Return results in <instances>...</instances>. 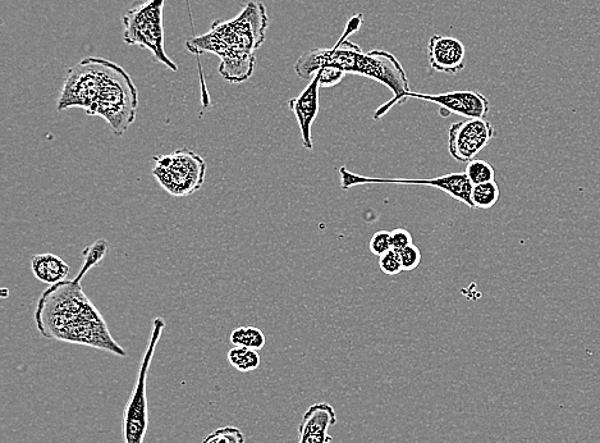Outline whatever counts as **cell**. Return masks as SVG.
Masks as SVG:
<instances>
[{
    "label": "cell",
    "instance_id": "13",
    "mask_svg": "<svg viewBox=\"0 0 600 443\" xmlns=\"http://www.w3.org/2000/svg\"><path fill=\"white\" fill-rule=\"evenodd\" d=\"M337 424V414L327 403L311 405L299 426V443H332L329 428Z\"/></svg>",
    "mask_w": 600,
    "mask_h": 443
},
{
    "label": "cell",
    "instance_id": "10",
    "mask_svg": "<svg viewBox=\"0 0 600 443\" xmlns=\"http://www.w3.org/2000/svg\"><path fill=\"white\" fill-rule=\"evenodd\" d=\"M420 99L424 102H430L441 107L442 116H448L450 113L467 118H485L488 116L490 104L488 99L480 94L479 91H451L444 94H407V99Z\"/></svg>",
    "mask_w": 600,
    "mask_h": 443
},
{
    "label": "cell",
    "instance_id": "18",
    "mask_svg": "<svg viewBox=\"0 0 600 443\" xmlns=\"http://www.w3.org/2000/svg\"><path fill=\"white\" fill-rule=\"evenodd\" d=\"M465 173L473 186L485 184V182L496 181V171H494V167L492 164L482 161V159H473V161L469 162Z\"/></svg>",
    "mask_w": 600,
    "mask_h": 443
},
{
    "label": "cell",
    "instance_id": "21",
    "mask_svg": "<svg viewBox=\"0 0 600 443\" xmlns=\"http://www.w3.org/2000/svg\"><path fill=\"white\" fill-rule=\"evenodd\" d=\"M379 268L382 269L383 273L388 276H396V274L402 272V262L400 257V251L389 250L388 253L382 255L379 258Z\"/></svg>",
    "mask_w": 600,
    "mask_h": 443
},
{
    "label": "cell",
    "instance_id": "6",
    "mask_svg": "<svg viewBox=\"0 0 600 443\" xmlns=\"http://www.w3.org/2000/svg\"><path fill=\"white\" fill-rule=\"evenodd\" d=\"M153 176L169 195L176 198L191 196L203 187L206 162L189 149H177L153 158Z\"/></svg>",
    "mask_w": 600,
    "mask_h": 443
},
{
    "label": "cell",
    "instance_id": "3",
    "mask_svg": "<svg viewBox=\"0 0 600 443\" xmlns=\"http://www.w3.org/2000/svg\"><path fill=\"white\" fill-rule=\"evenodd\" d=\"M267 7L250 0L240 15L229 21H215L208 33L186 41L195 56L212 53L221 58L219 73L231 84H242L254 75L255 52L267 39Z\"/></svg>",
    "mask_w": 600,
    "mask_h": 443
},
{
    "label": "cell",
    "instance_id": "22",
    "mask_svg": "<svg viewBox=\"0 0 600 443\" xmlns=\"http://www.w3.org/2000/svg\"><path fill=\"white\" fill-rule=\"evenodd\" d=\"M400 257L402 262V271L411 272L415 271L421 263V251L418 246L414 244L407 246L406 249L400 251Z\"/></svg>",
    "mask_w": 600,
    "mask_h": 443
},
{
    "label": "cell",
    "instance_id": "14",
    "mask_svg": "<svg viewBox=\"0 0 600 443\" xmlns=\"http://www.w3.org/2000/svg\"><path fill=\"white\" fill-rule=\"evenodd\" d=\"M31 271L40 282L49 286L66 281L70 276L71 268L63 259L52 253L35 255L31 259Z\"/></svg>",
    "mask_w": 600,
    "mask_h": 443
},
{
    "label": "cell",
    "instance_id": "8",
    "mask_svg": "<svg viewBox=\"0 0 600 443\" xmlns=\"http://www.w3.org/2000/svg\"><path fill=\"white\" fill-rule=\"evenodd\" d=\"M341 186L343 190L351 189V187L368 185V184H397V185H425L437 187L444 191L458 202L464 203L469 208H475L471 202V184L466 173H450V175L430 178V180H406V178H375L356 175V173L348 171L346 167H341Z\"/></svg>",
    "mask_w": 600,
    "mask_h": 443
},
{
    "label": "cell",
    "instance_id": "16",
    "mask_svg": "<svg viewBox=\"0 0 600 443\" xmlns=\"http://www.w3.org/2000/svg\"><path fill=\"white\" fill-rule=\"evenodd\" d=\"M501 198V190L496 181L485 182V184L474 185L471 191V202L478 209L488 210L493 208Z\"/></svg>",
    "mask_w": 600,
    "mask_h": 443
},
{
    "label": "cell",
    "instance_id": "9",
    "mask_svg": "<svg viewBox=\"0 0 600 443\" xmlns=\"http://www.w3.org/2000/svg\"><path fill=\"white\" fill-rule=\"evenodd\" d=\"M496 135L492 123L485 118H467L450 127L448 150L457 162H471Z\"/></svg>",
    "mask_w": 600,
    "mask_h": 443
},
{
    "label": "cell",
    "instance_id": "4",
    "mask_svg": "<svg viewBox=\"0 0 600 443\" xmlns=\"http://www.w3.org/2000/svg\"><path fill=\"white\" fill-rule=\"evenodd\" d=\"M166 0H146L122 16L123 40L132 47L148 49L155 61L176 72V63L164 48L163 8Z\"/></svg>",
    "mask_w": 600,
    "mask_h": 443
},
{
    "label": "cell",
    "instance_id": "1",
    "mask_svg": "<svg viewBox=\"0 0 600 443\" xmlns=\"http://www.w3.org/2000/svg\"><path fill=\"white\" fill-rule=\"evenodd\" d=\"M108 242L95 241L82 251L84 263L73 280L49 286L41 294L35 309V322L41 336L48 340L84 345L126 358V350L113 339L108 324L82 289V280L90 269L107 255Z\"/></svg>",
    "mask_w": 600,
    "mask_h": 443
},
{
    "label": "cell",
    "instance_id": "11",
    "mask_svg": "<svg viewBox=\"0 0 600 443\" xmlns=\"http://www.w3.org/2000/svg\"><path fill=\"white\" fill-rule=\"evenodd\" d=\"M466 50L460 40L434 35L429 40L428 58L433 70L457 75L465 68Z\"/></svg>",
    "mask_w": 600,
    "mask_h": 443
},
{
    "label": "cell",
    "instance_id": "23",
    "mask_svg": "<svg viewBox=\"0 0 600 443\" xmlns=\"http://www.w3.org/2000/svg\"><path fill=\"white\" fill-rule=\"evenodd\" d=\"M316 75L320 77V88L327 89L340 84L345 79L346 73L338 68L324 67Z\"/></svg>",
    "mask_w": 600,
    "mask_h": 443
},
{
    "label": "cell",
    "instance_id": "2",
    "mask_svg": "<svg viewBox=\"0 0 600 443\" xmlns=\"http://www.w3.org/2000/svg\"><path fill=\"white\" fill-rule=\"evenodd\" d=\"M139 91L131 76L117 63L105 58L87 57L68 70L58 111L81 108L89 116L104 118L118 137L136 121Z\"/></svg>",
    "mask_w": 600,
    "mask_h": 443
},
{
    "label": "cell",
    "instance_id": "19",
    "mask_svg": "<svg viewBox=\"0 0 600 443\" xmlns=\"http://www.w3.org/2000/svg\"><path fill=\"white\" fill-rule=\"evenodd\" d=\"M245 436L240 428L227 426L215 429L201 443H245Z\"/></svg>",
    "mask_w": 600,
    "mask_h": 443
},
{
    "label": "cell",
    "instance_id": "15",
    "mask_svg": "<svg viewBox=\"0 0 600 443\" xmlns=\"http://www.w3.org/2000/svg\"><path fill=\"white\" fill-rule=\"evenodd\" d=\"M228 362L236 371L250 373L260 367L261 359L258 350L247 349V347L235 346L228 351Z\"/></svg>",
    "mask_w": 600,
    "mask_h": 443
},
{
    "label": "cell",
    "instance_id": "7",
    "mask_svg": "<svg viewBox=\"0 0 600 443\" xmlns=\"http://www.w3.org/2000/svg\"><path fill=\"white\" fill-rule=\"evenodd\" d=\"M166 328L163 318L153 319L148 347L141 360L139 376L123 411L122 435L125 443H144L149 428L148 374L155 349Z\"/></svg>",
    "mask_w": 600,
    "mask_h": 443
},
{
    "label": "cell",
    "instance_id": "5",
    "mask_svg": "<svg viewBox=\"0 0 600 443\" xmlns=\"http://www.w3.org/2000/svg\"><path fill=\"white\" fill-rule=\"evenodd\" d=\"M363 24V15H356L347 22L345 33L333 48L314 49L302 54L295 63L297 76L304 80H313L316 73L324 67L338 68L346 75H361L365 53L359 45L348 40Z\"/></svg>",
    "mask_w": 600,
    "mask_h": 443
},
{
    "label": "cell",
    "instance_id": "24",
    "mask_svg": "<svg viewBox=\"0 0 600 443\" xmlns=\"http://www.w3.org/2000/svg\"><path fill=\"white\" fill-rule=\"evenodd\" d=\"M412 245V235L405 228H397L392 231V248L401 251Z\"/></svg>",
    "mask_w": 600,
    "mask_h": 443
},
{
    "label": "cell",
    "instance_id": "12",
    "mask_svg": "<svg viewBox=\"0 0 600 443\" xmlns=\"http://www.w3.org/2000/svg\"><path fill=\"white\" fill-rule=\"evenodd\" d=\"M319 90L320 77L315 75L299 97L292 98L288 102V107L295 113L297 123L300 126L302 145L308 150L314 148L311 129H313V123L319 114Z\"/></svg>",
    "mask_w": 600,
    "mask_h": 443
},
{
    "label": "cell",
    "instance_id": "20",
    "mask_svg": "<svg viewBox=\"0 0 600 443\" xmlns=\"http://www.w3.org/2000/svg\"><path fill=\"white\" fill-rule=\"evenodd\" d=\"M369 249L375 255V257H382V255L392 250V232L389 231H378L375 232L372 240H370Z\"/></svg>",
    "mask_w": 600,
    "mask_h": 443
},
{
    "label": "cell",
    "instance_id": "17",
    "mask_svg": "<svg viewBox=\"0 0 600 443\" xmlns=\"http://www.w3.org/2000/svg\"><path fill=\"white\" fill-rule=\"evenodd\" d=\"M232 345L247 347V349L261 350L265 346V335L256 327H238L231 333Z\"/></svg>",
    "mask_w": 600,
    "mask_h": 443
}]
</instances>
